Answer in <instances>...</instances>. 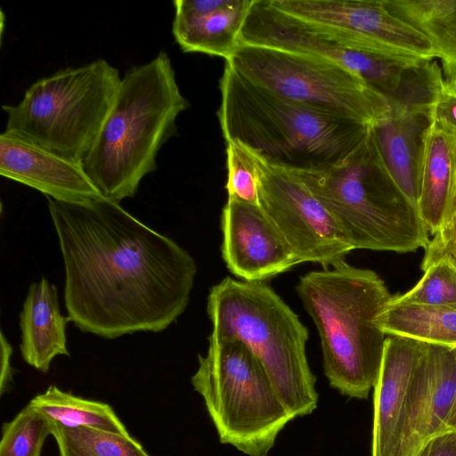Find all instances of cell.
<instances>
[{"instance_id":"6da1fadb","label":"cell","mask_w":456,"mask_h":456,"mask_svg":"<svg viewBox=\"0 0 456 456\" xmlns=\"http://www.w3.org/2000/svg\"><path fill=\"white\" fill-rule=\"evenodd\" d=\"M65 268L68 319L83 332L116 338L159 332L188 305L197 265L172 239L103 197L48 198Z\"/></svg>"},{"instance_id":"7a4b0ae2","label":"cell","mask_w":456,"mask_h":456,"mask_svg":"<svg viewBox=\"0 0 456 456\" xmlns=\"http://www.w3.org/2000/svg\"><path fill=\"white\" fill-rule=\"evenodd\" d=\"M219 89L217 116L225 141L240 142L272 165L293 171L329 168L369 135L370 125L281 97L228 62Z\"/></svg>"},{"instance_id":"3957f363","label":"cell","mask_w":456,"mask_h":456,"mask_svg":"<svg viewBox=\"0 0 456 456\" xmlns=\"http://www.w3.org/2000/svg\"><path fill=\"white\" fill-rule=\"evenodd\" d=\"M188 105L166 52L126 71L112 109L82 162L103 198L118 203L135 195L141 181L157 169L159 151L176 133V118Z\"/></svg>"},{"instance_id":"277c9868","label":"cell","mask_w":456,"mask_h":456,"mask_svg":"<svg viewBox=\"0 0 456 456\" xmlns=\"http://www.w3.org/2000/svg\"><path fill=\"white\" fill-rule=\"evenodd\" d=\"M297 292L318 330L330 387L351 398L368 397L387 338L376 323L392 297L384 281L343 260L331 269L305 273Z\"/></svg>"},{"instance_id":"5b68a950","label":"cell","mask_w":456,"mask_h":456,"mask_svg":"<svg viewBox=\"0 0 456 456\" xmlns=\"http://www.w3.org/2000/svg\"><path fill=\"white\" fill-rule=\"evenodd\" d=\"M207 312L211 336L244 343L294 418L317 408L316 379L305 350L308 330L269 285L225 277L211 288Z\"/></svg>"},{"instance_id":"8992f818","label":"cell","mask_w":456,"mask_h":456,"mask_svg":"<svg viewBox=\"0 0 456 456\" xmlns=\"http://www.w3.org/2000/svg\"><path fill=\"white\" fill-rule=\"evenodd\" d=\"M295 172L353 249L407 253L428 244L429 232L418 208L389 175L369 135L338 165Z\"/></svg>"},{"instance_id":"52a82bcc","label":"cell","mask_w":456,"mask_h":456,"mask_svg":"<svg viewBox=\"0 0 456 456\" xmlns=\"http://www.w3.org/2000/svg\"><path fill=\"white\" fill-rule=\"evenodd\" d=\"M121 78L105 59L42 77L20 102L3 105L5 131L82 163L112 109Z\"/></svg>"},{"instance_id":"ba28073f","label":"cell","mask_w":456,"mask_h":456,"mask_svg":"<svg viewBox=\"0 0 456 456\" xmlns=\"http://www.w3.org/2000/svg\"><path fill=\"white\" fill-rule=\"evenodd\" d=\"M191 385L203 398L220 442L247 456H267L295 419L257 358L240 340L210 335Z\"/></svg>"},{"instance_id":"9c48e42d","label":"cell","mask_w":456,"mask_h":456,"mask_svg":"<svg viewBox=\"0 0 456 456\" xmlns=\"http://www.w3.org/2000/svg\"><path fill=\"white\" fill-rule=\"evenodd\" d=\"M225 62L281 97L368 125L390 106L358 75L317 55L240 44Z\"/></svg>"},{"instance_id":"30bf717a","label":"cell","mask_w":456,"mask_h":456,"mask_svg":"<svg viewBox=\"0 0 456 456\" xmlns=\"http://www.w3.org/2000/svg\"><path fill=\"white\" fill-rule=\"evenodd\" d=\"M240 44L317 55L358 75L387 98L399 96L411 64L380 54L351 33L283 12L269 0H253L240 34Z\"/></svg>"},{"instance_id":"8fae6325","label":"cell","mask_w":456,"mask_h":456,"mask_svg":"<svg viewBox=\"0 0 456 456\" xmlns=\"http://www.w3.org/2000/svg\"><path fill=\"white\" fill-rule=\"evenodd\" d=\"M256 161L258 206L298 262L327 268L345 260L353 248L334 217L300 176L295 171L267 163L257 154Z\"/></svg>"},{"instance_id":"7c38bea8","label":"cell","mask_w":456,"mask_h":456,"mask_svg":"<svg viewBox=\"0 0 456 456\" xmlns=\"http://www.w3.org/2000/svg\"><path fill=\"white\" fill-rule=\"evenodd\" d=\"M292 16L338 28L377 53L411 64L436 59L430 41L392 13L384 0H269Z\"/></svg>"},{"instance_id":"4fadbf2b","label":"cell","mask_w":456,"mask_h":456,"mask_svg":"<svg viewBox=\"0 0 456 456\" xmlns=\"http://www.w3.org/2000/svg\"><path fill=\"white\" fill-rule=\"evenodd\" d=\"M222 256L246 281H263L299 264L258 205L228 199L221 214Z\"/></svg>"},{"instance_id":"5bb4252c","label":"cell","mask_w":456,"mask_h":456,"mask_svg":"<svg viewBox=\"0 0 456 456\" xmlns=\"http://www.w3.org/2000/svg\"><path fill=\"white\" fill-rule=\"evenodd\" d=\"M456 393V347L424 343L407 400L400 456H414L445 431Z\"/></svg>"},{"instance_id":"9a60e30c","label":"cell","mask_w":456,"mask_h":456,"mask_svg":"<svg viewBox=\"0 0 456 456\" xmlns=\"http://www.w3.org/2000/svg\"><path fill=\"white\" fill-rule=\"evenodd\" d=\"M0 175L59 201L102 197L82 163L5 130L0 134Z\"/></svg>"},{"instance_id":"2e32d148","label":"cell","mask_w":456,"mask_h":456,"mask_svg":"<svg viewBox=\"0 0 456 456\" xmlns=\"http://www.w3.org/2000/svg\"><path fill=\"white\" fill-rule=\"evenodd\" d=\"M424 343L388 336L374 386L371 456H400L409 389Z\"/></svg>"},{"instance_id":"e0dca14e","label":"cell","mask_w":456,"mask_h":456,"mask_svg":"<svg viewBox=\"0 0 456 456\" xmlns=\"http://www.w3.org/2000/svg\"><path fill=\"white\" fill-rule=\"evenodd\" d=\"M253 0H175L172 34L184 53L229 60Z\"/></svg>"},{"instance_id":"ac0fdd59","label":"cell","mask_w":456,"mask_h":456,"mask_svg":"<svg viewBox=\"0 0 456 456\" xmlns=\"http://www.w3.org/2000/svg\"><path fill=\"white\" fill-rule=\"evenodd\" d=\"M428 111L398 100L370 125L369 136L394 181L417 208L424 134Z\"/></svg>"},{"instance_id":"d6986e66","label":"cell","mask_w":456,"mask_h":456,"mask_svg":"<svg viewBox=\"0 0 456 456\" xmlns=\"http://www.w3.org/2000/svg\"><path fill=\"white\" fill-rule=\"evenodd\" d=\"M68 317L60 311L56 287L45 277L28 288L20 314L23 360L46 373L53 358L69 355L67 349Z\"/></svg>"},{"instance_id":"ffe728a7","label":"cell","mask_w":456,"mask_h":456,"mask_svg":"<svg viewBox=\"0 0 456 456\" xmlns=\"http://www.w3.org/2000/svg\"><path fill=\"white\" fill-rule=\"evenodd\" d=\"M455 172L456 139L430 122L423 138L417 208L433 235L450 216Z\"/></svg>"},{"instance_id":"44dd1931","label":"cell","mask_w":456,"mask_h":456,"mask_svg":"<svg viewBox=\"0 0 456 456\" xmlns=\"http://www.w3.org/2000/svg\"><path fill=\"white\" fill-rule=\"evenodd\" d=\"M387 336L456 347V303L443 305L395 304L376 319Z\"/></svg>"},{"instance_id":"7402d4cb","label":"cell","mask_w":456,"mask_h":456,"mask_svg":"<svg viewBox=\"0 0 456 456\" xmlns=\"http://www.w3.org/2000/svg\"><path fill=\"white\" fill-rule=\"evenodd\" d=\"M430 41L446 79L456 80V0H384Z\"/></svg>"},{"instance_id":"603a6c76","label":"cell","mask_w":456,"mask_h":456,"mask_svg":"<svg viewBox=\"0 0 456 456\" xmlns=\"http://www.w3.org/2000/svg\"><path fill=\"white\" fill-rule=\"evenodd\" d=\"M29 404L55 426L95 428L129 435L109 404L75 396L56 386H51L45 393L35 396Z\"/></svg>"},{"instance_id":"cb8c5ba5","label":"cell","mask_w":456,"mask_h":456,"mask_svg":"<svg viewBox=\"0 0 456 456\" xmlns=\"http://www.w3.org/2000/svg\"><path fill=\"white\" fill-rule=\"evenodd\" d=\"M53 426L60 456H150L130 435Z\"/></svg>"},{"instance_id":"d4e9b609","label":"cell","mask_w":456,"mask_h":456,"mask_svg":"<svg viewBox=\"0 0 456 456\" xmlns=\"http://www.w3.org/2000/svg\"><path fill=\"white\" fill-rule=\"evenodd\" d=\"M51 421L29 403L3 426L0 456H40Z\"/></svg>"},{"instance_id":"484cf974","label":"cell","mask_w":456,"mask_h":456,"mask_svg":"<svg viewBox=\"0 0 456 456\" xmlns=\"http://www.w3.org/2000/svg\"><path fill=\"white\" fill-rule=\"evenodd\" d=\"M423 277L408 292L392 296L390 303L443 305L456 303V267L442 256L424 270Z\"/></svg>"},{"instance_id":"4316f807","label":"cell","mask_w":456,"mask_h":456,"mask_svg":"<svg viewBox=\"0 0 456 456\" xmlns=\"http://www.w3.org/2000/svg\"><path fill=\"white\" fill-rule=\"evenodd\" d=\"M228 199L258 205L256 154L239 141L226 142Z\"/></svg>"},{"instance_id":"83f0119b","label":"cell","mask_w":456,"mask_h":456,"mask_svg":"<svg viewBox=\"0 0 456 456\" xmlns=\"http://www.w3.org/2000/svg\"><path fill=\"white\" fill-rule=\"evenodd\" d=\"M429 120L456 139V80L442 75L428 104Z\"/></svg>"},{"instance_id":"f1b7e54d","label":"cell","mask_w":456,"mask_h":456,"mask_svg":"<svg viewBox=\"0 0 456 456\" xmlns=\"http://www.w3.org/2000/svg\"><path fill=\"white\" fill-rule=\"evenodd\" d=\"M446 256L456 267V215L452 214L425 248L421 263L424 270L436 259Z\"/></svg>"},{"instance_id":"f546056e","label":"cell","mask_w":456,"mask_h":456,"mask_svg":"<svg viewBox=\"0 0 456 456\" xmlns=\"http://www.w3.org/2000/svg\"><path fill=\"white\" fill-rule=\"evenodd\" d=\"M414 456H456V430H447L430 438Z\"/></svg>"},{"instance_id":"4dcf8cb0","label":"cell","mask_w":456,"mask_h":456,"mask_svg":"<svg viewBox=\"0 0 456 456\" xmlns=\"http://www.w3.org/2000/svg\"><path fill=\"white\" fill-rule=\"evenodd\" d=\"M1 380L0 391L3 394L12 381L11 355L12 348L11 344L1 332Z\"/></svg>"},{"instance_id":"1f68e13d","label":"cell","mask_w":456,"mask_h":456,"mask_svg":"<svg viewBox=\"0 0 456 456\" xmlns=\"http://www.w3.org/2000/svg\"><path fill=\"white\" fill-rule=\"evenodd\" d=\"M447 430H456V393L452 403V407L449 413V417L445 425V431Z\"/></svg>"},{"instance_id":"d6a6232c","label":"cell","mask_w":456,"mask_h":456,"mask_svg":"<svg viewBox=\"0 0 456 456\" xmlns=\"http://www.w3.org/2000/svg\"><path fill=\"white\" fill-rule=\"evenodd\" d=\"M452 214L456 215V172H455L452 192L450 216Z\"/></svg>"}]
</instances>
